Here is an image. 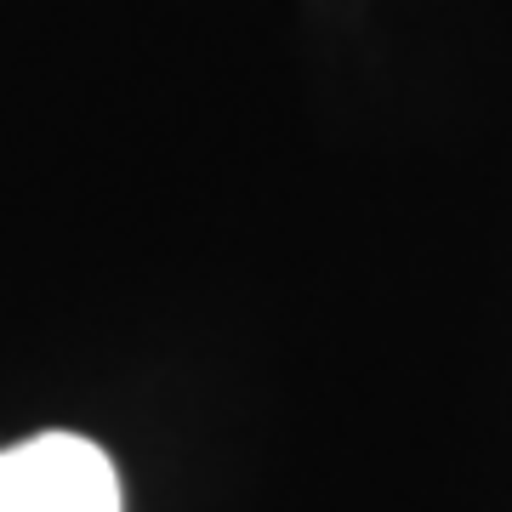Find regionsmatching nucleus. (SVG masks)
<instances>
[{
	"mask_svg": "<svg viewBox=\"0 0 512 512\" xmlns=\"http://www.w3.org/2000/svg\"><path fill=\"white\" fill-rule=\"evenodd\" d=\"M0 512H126L114 461L80 433H35L0 450Z\"/></svg>",
	"mask_w": 512,
	"mask_h": 512,
	"instance_id": "1",
	"label": "nucleus"
}]
</instances>
